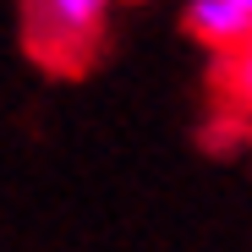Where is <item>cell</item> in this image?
I'll use <instances>...</instances> for the list:
<instances>
[{"mask_svg":"<svg viewBox=\"0 0 252 252\" xmlns=\"http://www.w3.org/2000/svg\"><path fill=\"white\" fill-rule=\"evenodd\" d=\"M22 22H28V55L55 77H82L104 50L99 0H44V6H28Z\"/></svg>","mask_w":252,"mask_h":252,"instance_id":"1","label":"cell"},{"mask_svg":"<svg viewBox=\"0 0 252 252\" xmlns=\"http://www.w3.org/2000/svg\"><path fill=\"white\" fill-rule=\"evenodd\" d=\"M214 99H220L225 115L252 121V38L241 50L220 55V66H214Z\"/></svg>","mask_w":252,"mask_h":252,"instance_id":"3","label":"cell"},{"mask_svg":"<svg viewBox=\"0 0 252 252\" xmlns=\"http://www.w3.org/2000/svg\"><path fill=\"white\" fill-rule=\"evenodd\" d=\"M187 28L214 50H241L252 38V0H203V6L187 11Z\"/></svg>","mask_w":252,"mask_h":252,"instance_id":"2","label":"cell"}]
</instances>
